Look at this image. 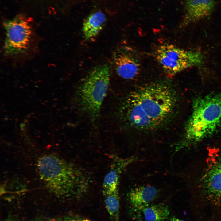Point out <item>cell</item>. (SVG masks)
Here are the masks:
<instances>
[{"label":"cell","mask_w":221,"mask_h":221,"mask_svg":"<svg viewBox=\"0 0 221 221\" xmlns=\"http://www.w3.org/2000/svg\"><path fill=\"white\" fill-rule=\"evenodd\" d=\"M167 81H157L142 86L129 94L121 105L120 114L129 126L150 130L167 122L174 113L176 93Z\"/></svg>","instance_id":"6da1fadb"},{"label":"cell","mask_w":221,"mask_h":221,"mask_svg":"<svg viewBox=\"0 0 221 221\" xmlns=\"http://www.w3.org/2000/svg\"><path fill=\"white\" fill-rule=\"evenodd\" d=\"M38 167L42 178L56 188L61 196L78 198L88 191L90 178L85 170L76 165L46 156L40 159Z\"/></svg>","instance_id":"7a4b0ae2"},{"label":"cell","mask_w":221,"mask_h":221,"mask_svg":"<svg viewBox=\"0 0 221 221\" xmlns=\"http://www.w3.org/2000/svg\"><path fill=\"white\" fill-rule=\"evenodd\" d=\"M221 123V92L199 98L194 102L186 128L187 142H196L214 134Z\"/></svg>","instance_id":"3957f363"},{"label":"cell","mask_w":221,"mask_h":221,"mask_svg":"<svg viewBox=\"0 0 221 221\" xmlns=\"http://www.w3.org/2000/svg\"><path fill=\"white\" fill-rule=\"evenodd\" d=\"M110 77L108 65H98L90 72L77 90L79 104L92 120H96L99 116L108 89Z\"/></svg>","instance_id":"277c9868"},{"label":"cell","mask_w":221,"mask_h":221,"mask_svg":"<svg viewBox=\"0 0 221 221\" xmlns=\"http://www.w3.org/2000/svg\"><path fill=\"white\" fill-rule=\"evenodd\" d=\"M154 54L164 73L169 76L187 68L200 65L203 59V55L199 51L185 50L167 43L158 46Z\"/></svg>","instance_id":"5b68a950"},{"label":"cell","mask_w":221,"mask_h":221,"mask_svg":"<svg viewBox=\"0 0 221 221\" xmlns=\"http://www.w3.org/2000/svg\"><path fill=\"white\" fill-rule=\"evenodd\" d=\"M32 22L29 17L20 14L3 23L6 34L3 49L6 54L19 55L29 50L33 36Z\"/></svg>","instance_id":"8992f818"},{"label":"cell","mask_w":221,"mask_h":221,"mask_svg":"<svg viewBox=\"0 0 221 221\" xmlns=\"http://www.w3.org/2000/svg\"><path fill=\"white\" fill-rule=\"evenodd\" d=\"M113 61L116 72L123 79H133L140 72L139 60L136 54L130 51L122 50L115 52Z\"/></svg>","instance_id":"52a82bcc"},{"label":"cell","mask_w":221,"mask_h":221,"mask_svg":"<svg viewBox=\"0 0 221 221\" xmlns=\"http://www.w3.org/2000/svg\"><path fill=\"white\" fill-rule=\"evenodd\" d=\"M214 4V0H185V14L180 27H185L210 16Z\"/></svg>","instance_id":"ba28073f"},{"label":"cell","mask_w":221,"mask_h":221,"mask_svg":"<svg viewBox=\"0 0 221 221\" xmlns=\"http://www.w3.org/2000/svg\"><path fill=\"white\" fill-rule=\"evenodd\" d=\"M203 187L208 199L221 204V160L207 171L204 176Z\"/></svg>","instance_id":"9c48e42d"},{"label":"cell","mask_w":221,"mask_h":221,"mask_svg":"<svg viewBox=\"0 0 221 221\" xmlns=\"http://www.w3.org/2000/svg\"><path fill=\"white\" fill-rule=\"evenodd\" d=\"M111 157L110 169L105 175L103 183V194L119 189L120 178L122 171L134 160L133 157L123 158L113 155Z\"/></svg>","instance_id":"30bf717a"},{"label":"cell","mask_w":221,"mask_h":221,"mask_svg":"<svg viewBox=\"0 0 221 221\" xmlns=\"http://www.w3.org/2000/svg\"><path fill=\"white\" fill-rule=\"evenodd\" d=\"M158 194L156 188L152 186H142L131 189L128 194V198L135 209L143 210L154 200Z\"/></svg>","instance_id":"8fae6325"},{"label":"cell","mask_w":221,"mask_h":221,"mask_svg":"<svg viewBox=\"0 0 221 221\" xmlns=\"http://www.w3.org/2000/svg\"><path fill=\"white\" fill-rule=\"evenodd\" d=\"M107 18L104 13L99 10H95L84 20L82 31L84 38L88 40L97 37L105 26Z\"/></svg>","instance_id":"7c38bea8"},{"label":"cell","mask_w":221,"mask_h":221,"mask_svg":"<svg viewBox=\"0 0 221 221\" xmlns=\"http://www.w3.org/2000/svg\"><path fill=\"white\" fill-rule=\"evenodd\" d=\"M119 189L103 194L110 221H120Z\"/></svg>","instance_id":"4fadbf2b"},{"label":"cell","mask_w":221,"mask_h":221,"mask_svg":"<svg viewBox=\"0 0 221 221\" xmlns=\"http://www.w3.org/2000/svg\"><path fill=\"white\" fill-rule=\"evenodd\" d=\"M142 211L145 221H165L170 213L168 207L163 204L148 205Z\"/></svg>","instance_id":"5bb4252c"},{"label":"cell","mask_w":221,"mask_h":221,"mask_svg":"<svg viewBox=\"0 0 221 221\" xmlns=\"http://www.w3.org/2000/svg\"><path fill=\"white\" fill-rule=\"evenodd\" d=\"M61 221H91L90 220L77 217H71L66 218Z\"/></svg>","instance_id":"9a60e30c"},{"label":"cell","mask_w":221,"mask_h":221,"mask_svg":"<svg viewBox=\"0 0 221 221\" xmlns=\"http://www.w3.org/2000/svg\"><path fill=\"white\" fill-rule=\"evenodd\" d=\"M168 221H186L181 220L177 218L173 217L171 218Z\"/></svg>","instance_id":"2e32d148"},{"label":"cell","mask_w":221,"mask_h":221,"mask_svg":"<svg viewBox=\"0 0 221 221\" xmlns=\"http://www.w3.org/2000/svg\"><path fill=\"white\" fill-rule=\"evenodd\" d=\"M5 221H17V220L15 219L14 217L10 216Z\"/></svg>","instance_id":"e0dca14e"},{"label":"cell","mask_w":221,"mask_h":221,"mask_svg":"<svg viewBox=\"0 0 221 221\" xmlns=\"http://www.w3.org/2000/svg\"><path fill=\"white\" fill-rule=\"evenodd\" d=\"M82 0H76V1L78 2L79 1H82Z\"/></svg>","instance_id":"ac0fdd59"},{"label":"cell","mask_w":221,"mask_h":221,"mask_svg":"<svg viewBox=\"0 0 221 221\" xmlns=\"http://www.w3.org/2000/svg\"></svg>","instance_id":"d6986e66"}]
</instances>
